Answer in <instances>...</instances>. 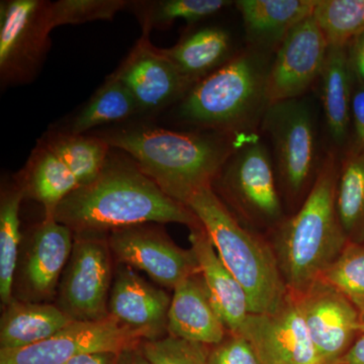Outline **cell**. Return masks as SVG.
Wrapping results in <instances>:
<instances>
[{"mask_svg":"<svg viewBox=\"0 0 364 364\" xmlns=\"http://www.w3.org/2000/svg\"><path fill=\"white\" fill-rule=\"evenodd\" d=\"M76 234H102L150 223L202 226L191 208L164 193L132 158L109 154L95 181L79 186L55 210Z\"/></svg>","mask_w":364,"mask_h":364,"instance_id":"6da1fadb","label":"cell"},{"mask_svg":"<svg viewBox=\"0 0 364 364\" xmlns=\"http://www.w3.org/2000/svg\"><path fill=\"white\" fill-rule=\"evenodd\" d=\"M100 136L112 148L126 152L144 174L184 205L196 191L213 186L238 147L231 135L183 133L155 127H132Z\"/></svg>","mask_w":364,"mask_h":364,"instance_id":"7a4b0ae2","label":"cell"},{"mask_svg":"<svg viewBox=\"0 0 364 364\" xmlns=\"http://www.w3.org/2000/svg\"><path fill=\"white\" fill-rule=\"evenodd\" d=\"M340 164L336 151H329L301 207L274 229L272 247L291 294L308 291L349 242L336 207Z\"/></svg>","mask_w":364,"mask_h":364,"instance_id":"3957f363","label":"cell"},{"mask_svg":"<svg viewBox=\"0 0 364 364\" xmlns=\"http://www.w3.org/2000/svg\"><path fill=\"white\" fill-rule=\"evenodd\" d=\"M186 205L200 220L222 262L243 287L250 314L279 310L289 291L272 246L244 227L213 186L196 191Z\"/></svg>","mask_w":364,"mask_h":364,"instance_id":"277c9868","label":"cell"},{"mask_svg":"<svg viewBox=\"0 0 364 364\" xmlns=\"http://www.w3.org/2000/svg\"><path fill=\"white\" fill-rule=\"evenodd\" d=\"M269 67L265 52L252 47L235 55L188 91L181 105L182 119L224 135L252 131L269 105Z\"/></svg>","mask_w":364,"mask_h":364,"instance_id":"5b68a950","label":"cell"},{"mask_svg":"<svg viewBox=\"0 0 364 364\" xmlns=\"http://www.w3.org/2000/svg\"><path fill=\"white\" fill-rule=\"evenodd\" d=\"M261 126L272 141L275 172L287 200L299 208L321 165L312 109L299 98L277 102L268 105Z\"/></svg>","mask_w":364,"mask_h":364,"instance_id":"8992f818","label":"cell"},{"mask_svg":"<svg viewBox=\"0 0 364 364\" xmlns=\"http://www.w3.org/2000/svg\"><path fill=\"white\" fill-rule=\"evenodd\" d=\"M277 178L267 146L251 138L227 160L213 189L244 221L275 229L286 220Z\"/></svg>","mask_w":364,"mask_h":364,"instance_id":"52a82bcc","label":"cell"},{"mask_svg":"<svg viewBox=\"0 0 364 364\" xmlns=\"http://www.w3.org/2000/svg\"><path fill=\"white\" fill-rule=\"evenodd\" d=\"M45 0H9L0 6L1 85H23L37 77L49 51V6Z\"/></svg>","mask_w":364,"mask_h":364,"instance_id":"ba28073f","label":"cell"},{"mask_svg":"<svg viewBox=\"0 0 364 364\" xmlns=\"http://www.w3.org/2000/svg\"><path fill=\"white\" fill-rule=\"evenodd\" d=\"M112 251L100 234H76L59 284V308L74 321L109 317Z\"/></svg>","mask_w":364,"mask_h":364,"instance_id":"9c48e42d","label":"cell"},{"mask_svg":"<svg viewBox=\"0 0 364 364\" xmlns=\"http://www.w3.org/2000/svg\"><path fill=\"white\" fill-rule=\"evenodd\" d=\"M145 336L109 317L74 321L51 338L14 350L0 349V364H65L85 354H119L138 346Z\"/></svg>","mask_w":364,"mask_h":364,"instance_id":"30bf717a","label":"cell"},{"mask_svg":"<svg viewBox=\"0 0 364 364\" xmlns=\"http://www.w3.org/2000/svg\"><path fill=\"white\" fill-rule=\"evenodd\" d=\"M107 241L117 261L147 273L163 287L174 289L200 273L193 248L179 247L159 228L145 224L114 230Z\"/></svg>","mask_w":364,"mask_h":364,"instance_id":"8fae6325","label":"cell"},{"mask_svg":"<svg viewBox=\"0 0 364 364\" xmlns=\"http://www.w3.org/2000/svg\"><path fill=\"white\" fill-rule=\"evenodd\" d=\"M294 296L321 364L341 363L361 335L358 309L322 279L317 280L305 293Z\"/></svg>","mask_w":364,"mask_h":364,"instance_id":"7c38bea8","label":"cell"},{"mask_svg":"<svg viewBox=\"0 0 364 364\" xmlns=\"http://www.w3.org/2000/svg\"><path fill=\"white\" fill-rule=\"evenodd\" d=\"M328 45L313 14L294 26L277 48L267 76L270 105L305 95L320 77Z\"/></svg>","mask_w":364,"mask_h":364,"instance_id":"4fadbf2b","label":"cell"},{"mask_svg":"<svg viewBox=\"0 0 364 364\" xmlns=\"http://www.w3.org/2000/svg\"><path fill=\"white\" fill-rule=\"evenodd\" d=\"M235 335L247 340L261 364H321L298 301L291 293L275 312L249 314Z\"/></svg>","mask_w":364,"mask_h":364,"instance_id":"5bb4252c","label":"cell"},{"mask_svg":"<svg viewBox=\"0 0 364 364\" xmlns=\"http://www.w3.org/2000/svg\"><path fill=\"white\" fill-rule=\"evenodd\" d=\"M116 72L135 98L140 112L156 111L186 97L195 86L181 75L168 57L151 44L148 31Z\"/></svg>","mask_w":364,"mask_h":364,"instance_id":"9a60e30c","label":"cell"},{"mask_svg":"<svg viewBox=\"0 0 364 364\" xmlns=\"http://www.w3.org/2000/svg\"><path fill=\"white\" fill-rule=\"evenodd\" d=\"M171 298L135 270L121 265L117 270L109 301V314L119 324L141 333L146 340L161 338L167 332Z\"/></svg>","mask_w":364,"mask_h":364,"instance_id":"2e32d148","label":"cell"},{"mask_svg":"<svg viewBox=\"0 0 364 364\" xmlns=\"http://www.w3.org/2000/svg\"><path fill=\"white\" fill-rule=\"evenodd\" d=\"M73 244V232L54 217H45L33 230L21 264L23 291L31 301H45L56 293Z\"/></svg>","mask_w":364,"mask_h":364,"instance_id":"e0dca14e","label":"cell"},{"mask_svg":"<svg viewBox=\"0 0 364 364\" xmlns=\"http://www.w3.org/2000/svg\"><path fill=\"white\" fill-rule=\"evenodd\" d=\"M169 336L215 346L229 336L213 306L202 274L193 275L174 289L167 317Z\"/></svg>","mask_w":364,"mask_h":364,"instance_id":"ac0fdd59","label":"cell"},{"mask_svg":"<svg viewBox=\"0 0 364 364\" xmlns=\"http://www.w3.org/2000/svg\"><path fill=\"white\" fill-rule=\"evenodd\" d=\"M200 274L205 280L213 306L230 334H237L250 314L247 294L218 255L205 228H193L189 235Z\"/></svg>","mask_w":364,"mask_h":364,"instance_id":"d6986e66","label":"cell"},{"mask_svg":"<svg viewBox=\"0 0 364 364\" xmlns=\"http://www.w3.org/2000/svg\"><path fill=\"white\" fill-rule=\"evenodd\" d=\"M247 39L254 49L277 50L289 31L312 16L317 0H240Z\"/></svg>","mask_w":364,"mask_h":364,"instance_id":"ffe728a7","label":"cell"},{"mask_svg":"<svg viewBox=\"0 0 364 364\" xmlns=\"http://www.w3.org/2000/svg\"><path fill=\"white\" fill-rule=\"evenodd\" d=\"M74 320L57 306L14 299L0 322V349L25 348L51 338Z\"/></svg>","mask_w":364,"mask_h":364,"instance_id":"44dd1931","label":"cell"},{"mask_svg":"<svg viewBox=\"0 0 364 364\" xmlns=\"http://www.w3.org/2000/svg\"><path fill=\"white\" fill-rule=\"evenodd\" d=\"M326 124L336 149L346 150L350 136L353 72L347 47H329L320 76Z\"/></svg>","mask_w":364,"mask_h":364,"instance_id":"7402d4cb","label":"cell"},{"mask_svg":"<svg viewBox=\"0 0 364 364\" xmlns=\"http://www.w3.org/2000/svg\"><path fill=\"white\" fill-rule=\"evenodd\" d=\"M20 186L26 196L44 205L45 217H54L60 203L79 188L70 169L44 142L28 158Z\"/></svg>","mask_w":364,"mask_h":364,"instance_id":"603a6c76","label":"cell"},{"mask_svg":"<svg viewBox=\"0 0 364 364\" xmlns=\"http://www.w3.org/2000/svg\"><path fill=\"white\" fill-rule=\"evenodd\" d=\"M231 49V39L226 31L205 28L191 33L173 47L162 49V52L181 75L196 85L233 58Z\"/></svg>","mask_w":364,"mask_h":364,"instance_id":"cb8c5ba5","label":"cell"},{"mask_svg":"<svg viewBox=\"0 0 364 364\" xmlns=\"http://www.w3.org/2000/svg\"><path fill=\"white\" fill-rule=\"evenodd\" d=\"M44 143L70 169L79 186H87L102 173L111 154V146L102 136L55 133Z\"/></svg>","mask_w":364,"mask_h":364,"instance_id":"d4e9b609","label":"cell"},{"mask_svg":"<svg viewBox=\"0 0 364 364\" xmlns=\"http://www.w3.org/2000/svg\"><path fill=\"white\" fill-rule=\"evenodd\" d=\"M21 186L2 191L0 200V299L4 306L14 301V275L20 247L21 203L25 198Z\"/></svg>","mask_w":364,"mask_h":364,"instance_id":"484cf974","label":"cell"},{"mask_svg":"<svg viewBox=\"0 0 364 364\" xmlns=\"http://www.w3.org/2000/svg\"><path fill=\"white\" fill-rule=\"evenodd\" d=\"M336 207L348 240L364 243V154L342 158Z\"/></svg>","mask_w":364,"mask_h":364,"instance_id":"4316f807","label":"cell"},{"mask_svg":"<svg viewBox=\"0 0 364 364\" xmlns=\"http://www.w3.org/2000/svg\"><path fill=\"white\" fill-rule=\"evenodd\" d=\"M138 112L140 109L130 90L112 74L75 117L70 132L85 134L102 124L124 121Z\"/></svg>","mask_w":364,"mask_h":364,"instance_id":"83f0119b","label":"cell"},{"mask_svg":"<svg viewBox=\"0 0 364 364\" xmlns=\"http://www.w3.org/2000/svg\"><path fill=\"white\" fill-rule=\"evenodd\" d=\"M313 18L329 47H348L364 33V0H317Z\"/></svg>","mask_w":364,"mask_h":364,"instance_id":"f1b7e54d","label":"cell"},{"mask_svg":"<svg viewBox=\"0 0 364 364\" xmlns=\"http://www.w3.org/2000/svg\"><path fill=\"white\" fill-rule=\"evenodd\" d=\"M320 279L350 299L359 312L364 309V243L349 241L339 257Z\"/></svg>","mask_w":364,"mask_h":364,"instance_id":"f546056e","label":"cell"},{"mask_svg":"<svg viewBox=\"0 0 364 364\" xmlns=\"http://www.w3.org/2000/svg\"><path fill=\"white\" fill-rule=\"evenodd\" d=\"M128 6L124 0H59L49 6L51 30L64 25H80L95 21H112Z\"/></svg>","mask_w":364,"mask_h":364,"instance_id":"4dcf8cb0","label":"cell"},{"mask_svg":"<svg viewBox=\"0 0 364 364\" xmlns=\"http://www.w3.org/2000/svg\"><path fill=\"white\" fill-rule=\"evenodd\" d=\"M139 348L152 364H205L212 346L168 335L143 340Z\"/></svg>","mask_w":364,"mask_h":364,"instance_id":"1f68e13d","label":"cell"},{"mask_svg":"<svg viewBox=\"0 0 364 364\" xmlns=\"http://www.w3.org/2000/svg\"><path fill=\"white\" fill-rule=\"evenodd\" d=\"M234 2L227 0H164L153 6L151 14L144 26H166L177 18L186 20L188 23L208 18L219 13Z\"/></svg>","mask_w":364,"mask_h":364,"instance_id":"d6a6232c","label":"cell"},{"mask_svg":"<svg viewBox=\"0 0 364 364\" xmlns=\"http://www.w3.org/2000/svg\"><path fill=\"white\" fill-rule=\"evenodd\" d=\"M205 364H261L247 340L229 334L221 343L210 348Z\"/></svg>","mask_w":364,"mask_h":364,"instance_id":"836d02e7","label":"cell"},{"mask_svg":"<svg viewBox=\"0 0 364 364\" xmlns=\"http://www.w3.org/2000/svg\"><path fill=\"white\" fill-rule=\"evenodd\" d=\"M359 154H364V81L353 73L350 136H349L348 145L344 151L343 156Z\"/></svg>","mask_w":364,"mask_h":364,"instance_id":"e575fe53","label":"cell"},{"mask_svg":"<svg viewBox=\"0 0 364 364\" xmlns=\"http://www.w3.org/2000/svg\"><path fill=\"white\" fill-rule=\"evenodd\" d=\"M347 50L354 75L364 81V33L352 41Z\"/></svg>","mask_w":364,"mask_h":364,"instance_id":"d590c367","label":"cell"},{"mask_svg":"<svg viewBox=\"0 0 364 364\" xmlns=\"http://www.w3.org/2000/svg\"><path fill=\"white\" fill-rule=\"evenodd\" d=\"M117 354L112 352L85 354L71 359L65 364H117Z\"/></svg>","mask_w":364,"mask_h":364,"instance_id":"8d00e7d4","label":"cell"},{"mask_svg":"<svg viewBox=\"0 0 364 364\" xmlns=\"http://www.w3.org/2000/svg\"><path fill=\"white\" fill-rule=\"evenodd\" d=\"M117 364H152L138 346L126 349L117 354Z\"/></svg>","mask_w":364,"mask_h":364,"instance_id":"74e56055","label":"cell"},{"mask_svg":"<svg viewBox=\"0 0 364 364\" xmlns=\"http://www.w3.org/2000/svg\"><path fill=\"white\" fill-rule=\"evenodd\" d=\"M340 364H364V335H359Z\"/></svg>","mask_w":364,"mask_h":364,"instance_id":"f35d334b","label":"cell"},{"mask_svg":"<svg viewBox=\"0 0 364 364\" xmlns=\"http://www.w3.org/2000/svg\"><path fill=\"white\" fill-rule=\"evenodd\" d=\"M360 332L361 335H364V309L360 311Z\"/></svg>","mask_w":364,"mask_h":364,"instance_id":"ab89813d","label":"cell"}]
</instances>
